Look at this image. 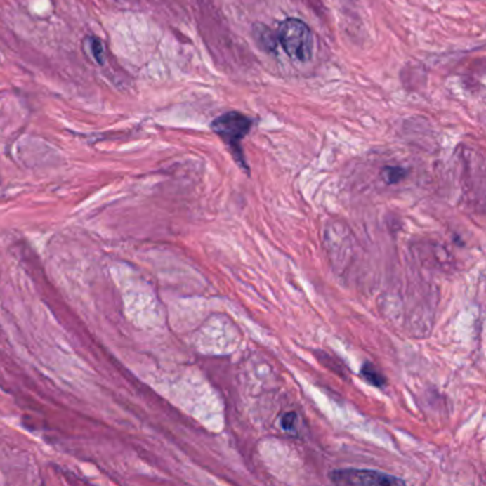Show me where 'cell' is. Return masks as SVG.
Returning <instances> with one entry per match:
<instances>
[{
  "instance_id": "cell-1",
  "label": "cell",
  "mask_w": 486,
  "mask_h": 486,
  "mask_svg": "<svg viewBox=\"0 0 486 486\" xmlns=\"http://www.w3.org/2000/svg\"><path fill=\"white\" fill-rule=\"evenodd\" d=\"M253 126V120L239 112H228L211 121V130L228 145V149L235 160V163L242 169V171L250 174L249 164L242 155L241 141L244 138Z\"/></svg>"
},
{
  "instance_id": "cell-2",
  "label": "cell",
  "mask_w": 486,
  "mask_h": 486,
  "mask_svg": "<svg viewBox=\"0 0 486 486\" xmlns=\"http://www.w3.org/2000/svg\"><path fill=\"white\" fill-rule=\"evenodd\" d=\"M277 39L291 59L304 63L313 58L314 37L306 22L296 18L285 19L278 26Z\"/></svg>"
},
{
  "instance_id": "cell-3",
  "label": "cell",
  "mask_w": 486,
  "mask_h": 486,
  "mask_svg": "<svg viewBox=\"0 0 486 486\" xmlns=\"http://www.w3.org/2000/svg\"><path fill=\"white\" fill-rule=\"evenodd\" d=\"M331 480L336 485H358V486H385V485H404L402 479L391 476L383 472L371 469H338L331 472Z\"/></svg>"
},
{
  "instance_id": "cell-4",
  "label": "cell",
  "mask_w": 486,
  "mask_h": 486,
  "mask_svg": "<svg viewBox=\"0 0 486 486\" xmlns=\"http://www.w3.org/2000/svg\"><path fill=\"white\" fill-rule=\"evenodd\" d=\"M254 37L257 40V43L263 47L267 48L268 52L274 51V47L278 41V39L271 33V30H268L263 23H257L254 26Z\"/></svg>"
},
{
  "instance_id": "cell-5",
  "label": "cell",
  "mask_w": 486,
  "mask_h": 486,
  "mask_svg": "<svg viewBox=\"0 0 486 486\" xmlns=\"http://www.w3.org/2000/svg\"><path fill=\"white\" fill-rule=\"evenodd\" d=\"M361 376L371 385L376 386V388H382L386 385V379L385 376L371 364V362H364L362 368H361Z\"/></svg>"
},
{
  "instance_id": "cell-6",
  "label": "cell",
  "mask_w": 486,
  "mask_h": 486,
  "mask_svg": "<svg viewBox=\"0 0 486 486\" xmlns=\"http://www.w3.org/2000/svg\"><path fill=\"white\" fill-rule=\"evenodd\" d=\"M382 176L388 184H395L407 176V170L401 167H385L382 171Z\"/></svg>"
},
{
  "instance_id": "cell-7",
  "label": "cell",
  "mask_w": 486,
  "mask_h": 486,
  "mask_svg": "<svg viewBox=\"0 0 486 486\" xmlns=\"http://www.w3.org/2000/svg\"><path fill=\"white\" fill-rule=\"evenodd\" d=\"M91 53L97 62H99L100 65L103 63L105 47H103V43L97 37H91Z\"/></svg>"
},
{
  "instance_id": "cell-8",
  "label": "cell",
  "mask_w": 486,
  "mask_h": 486,
  "mask_svg": "<svg viewBox=\"0 0 486 486\" xmlns=\"http://www.w3.org/2000/svg\"><path fill=\"white\" fill-rule=\"evenodd\" d=\"M297 414L296 412H287L281 418V426L284 431H294L296 422H297Z\"/></svg>"
}]
</instances>
